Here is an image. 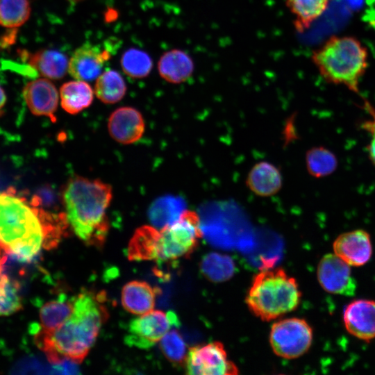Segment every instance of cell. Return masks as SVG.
Returning <instances> with one entry per match:
<instances>
[{"mask_svg":"<svg viewBox=\"0 0 375 375\" xmlns=\"http://www.w3.org/2000/svg\"><path fill=\"white\" fill-rule=\"evenodd\" d=\"M41 202L12 188L0 192V247L20 262L31 260L42 247L56 246L67 228L65 213L50 212Z\"/></svg>","mask_w":375,"mask_h":375,"instance_id":"obj_1","label":"cell"},{"mask_svg":"<svg viewBox=\"0 0 375 375\" xmlns=\"http://www.w3.org/2000/svg\"><path fill=\"white\" fill-rule=\"evenodd\" d=\"M105 302L104 292L85 290L75 297L72 313L60 326L49 332L33 328L36 344L50 362L85 358L108 317Z\"/></svg>","mask_w":375,"mask_h":375,"instance_id":"obj_2","label":"cell"},{"mask_svg":"<svg viewBox=\"0 0 375 375\" xmlns=\"http://www.w3.org/2000/svg\"><path fill=\"white\" fill-rule=\"evenodd\" d=\"M68 223L75 234L88 245L101 247L108 231L106 210L112 188L99 180L75 176L62 193Z\"/></svg>","mask_w":375,"mask_h":375,"instance_id":"obj_3","label":"cell"},{"mask_svg":"<svg viewBox=\"0 0 375 375\" xmlns=\"http://www.w3.org/2000/svg\"><path fill=\"white\" fill-rule=\"evenodd\" d=\"M368 56L367 47L357 38L333 35L312 52L311 60L327 83L344 85L358 94Z\"/></svg>","mask_w":375,"mask_h":375,"instance_id":"obj_4","label":"cell"},{"mask_svg":"<svg viewBox=\"0 0 375 375\" xmlns=\"http://www.w3.org/2000/svg\"><path fill=\"white\" fill-rule=\"evenodd\" d=\"M301 298L296 280L283 269L276 268L265 269L254 276L246 303L254 315L268 322L294 310Z\"/></svg>","mask_w":375,"mask_h":375,"instance_id":"obj_5","label":"cell"},{"mask_svg":"<svg viewBox=\"0 0 375 375\" xmlns=\"http://www.w3.org/2000/svg\"><path fill=\"white\" fill-rule=\"evenodd\" d=\"M202 237L198 214L185 210L179 218L161 229L152 227L150 260L162 263L188 257Z\"/></svg>","mask_w":375,"mask_h":375,"instance_id":"obj_6","label":"cell"},{"mask_svg":"<svg viewBox=\"0 0 375 375\" xmlns=\"http://www.w3.org/2000/svg\"><path fill=\"white\" fill-rule=\"evenodd\" d=\"M312 342V329L303 319L292 317L275 322L271 328L269 342L274 353L285 359L303 355Z\"/></svg>","mask_w":375,"mask_h":375,"instance_id":"obj_7","label":"cell"},{"mask_svg":"<svg viewBox=\"0 0 375 375\" xmlns=\"http://www.w3.org/2000/svg\"><path fill=\"white\" fill-rule=\"evenodd\" d=\"M178 324V318L173 312L151 310L130 322L125 342L130 347L150 348Z\"/></svg>","mask_w":375,"mask_h":375,"instance_id":"obj_8","label":"cell"},{"mask_svg":"<svg viewBox=\"0 0 375 375\" xmlns=\"http://www.w3.org/2000/svg\"><path fill=\"white\" fill-rule=\"evenodd\" d=\"M186 373L193 375H235L239 373L235 364L228 358L219 342L190 347L184 362Z\"/></svg>","mask_w":375,"mask_h":375,"instance_id":"obj_9","label":"cell"},{"mask_svg":"<svg viewBox=\"0 0 375 375\" xmlns=\"http://www.w3.org/2000/svg\"><path fill=\"white\" fill-rule=\"evenodd\" d=\"M317 276L321 287L327 292L353 296L357 284L350 265L335 253L324 255L317 266Z\"/></svg>","mask_w":375,"mask_h":375,"instance_id":"obj_10","label":"cell"},{"mask_svg":"<svg viewBox=\"0 0 375 375\" xmlns=\"http://www.w3.org/2000/svg\"><path fill=\"white\" fill-rule=\"evenodd\" d=\"M334 253L350 266L366 264L372 254L369 234L362 229L343 233L333 244Z\"/></svg>","mask_w":375,"mask_h":375,"instance_id":"obj_11","label":"cell"},{"mask_svg":"<svg viewBox=\"0 0 375 375\" xmlns=\"http://www.w3.org/2000/svg\"><path fill=\"white\" fill-rule=\"evenodd\" d=\"M23 96L31 112L38 116H45L55 122L59 95L49 79L40 78L33 80L24 86Z\"/></svg>","mask_w":375,"mask_h":375,"instance_id":"obj_12","label":"cell"},{"mask_svg":"<svg viewBox=\"0 0 375 375\" xmlns=\"http://www.w3.org/2000/svg\"><path fill=\"white\" fill-rule=\"evenodd\" d=\"M108 51L99 46L85 43L78 47L69 60L68 72L76 80L92 81L101 74L104 63L109 59Z\"/></svg>","mask_w":375,"mask_h":375,"instance_id":"obj_13","label":"cell"},{"mask_svg":"<svg viewBox=\"0 0 375 375\" xmlns=\"http://www.w3.org/2000/svg\"><path fill=\"white\" fill-rule=\"evenodd\" d=\"M343 322L351 335L367 342L375 338V301H351L344 310Z\"/></svg>","mask_w":375,"mask_h":375,"instance_id":"obj_14","label":"cell"},{"mask_svg":"<svg viewBox=\"0 0 375 375\" xmlns=\"http://www.w3.org/2000/svg\"><path fill=\"white\" fill-rule=\"evenodd\" d=\"M142 114L132 107H122L109 117L108 128L110 136L117 142L128 144L140 140L144 131Z\"/></svg>","mask_w":375,"mask_h":375,"instance_id":"obj_15","label":"cell"},{"mask_svg":"<svg viewBox=\"0 0 375 375\" xmlns=\"http://www.w3.org/2000/svg\"><path fill=\"white\" fill-rule=\"evenodd\" d=\"M17 53L20 58L27 62L38 74L48 79L62 78L68 71L69 61L67 56L53 49H41L30 53L19 49Z\"/></svg>","mask_w":375,"mask_h":375,"instance_id":"obj_16","label":"cell"},{"mask_svg":"<svg viewBox=\"0 0 375 375\" xmlns=\"http://www.w3.org/2000/svg\"><path fill=\"white\" fill-rule=\"evenodd\" d=\"M247 186L256 195L267 197L281 188L283 178L278 168L267 161L255 164L248 173Z\"/></svg>","mask_w":375,"mask_h":375,"instance_id":"obj_17","label":"cell"},{"mask_svg":"<svg viewBox=\"0 0 375 375\" xmlns=\"http://www.w3.org/2000/svg\"><path fill=\"white\" fill-rule=\"evenodd\" d=\"M158 291L145 281H133L127 283L122 290V304L129 312L142 315L154 307Z\"/></svg>","mask_w":375,"mask_h":375,"instance_id":"obj_18","label":"cell"},{"mask_svg":"<svg viewBox=\"0 0 375 375\" xmlns=\"http://www.w3.org/2000/svg\"><path fill=\"white\" fill-rule=\"evenodd\" d=\"M160 76L172 83H181L188 80L193 73L194 62L190 56L179 49L165 52L158 63Z\"/></svg>","mask_w":375,"mask_h":375,"instance_id":"obj_19","label":"cell"},{"mask_svg":"<svg viewBox=\"0 0 375 375\" xmlns=\"http://www.w3.org/2000/svg\"><path fill=\"white\" fill-rule=\"evenodd\" d=\"M75 298L65 294L44 304L40 310V326L34 327L43 331H52L60 326L71 315Z\"/></svg>","mask_w":375,"mask_h":375,"instance_id":"obj_20","label":"cell"},{"mask_svg":"<svg viewBox=\"0 0 375 375\" xmlns=\"http://www.w3.org/2000/svg\"><path fill=\"white\" fill-rule=\"evenodd\" d=\"M94 92L84 81H72L62 84L60 89V104L69 114H77L92 102Z\"/></svg>","mask_w":375,"mask_h":375,"instance_id":"obj_21","label":"cell"},{"mask_svg":"<svg viewBox=\"0 0 375 375\" xmlns=\"http://www.w3.org/2000/svg\"><path fill=\"white\" fill-rule=\"evenodd\" d=\"M331 0H286V5L294 17L298 31L309 28L327 9Z\"/></svg>","mask_w":375,"mask_h":375,"instance_id":"obj_22","label":"cell"},{"mask_svg":"<svg viewBox=\"0 0 375 375\" xmlns=\"http://www.w3.org/2000/svg\"><path fill=\"white\" fill-rule=\"evenodd\" d=\"M180 198L165 197L156 199L150 206L148 216L155 228L161 229L176 221L185 210Z\"/></svg>","mask_w":375,"mask_h":375,"instance_id":"obj_23","label":"cell"},{"mask_svg":"<svg viewBox=\"0 0 375 375\" xmlns=\"http://www.w3.org/2000/svg\"><path fill=\"white\" fill-rule=\"evenodd\" d=\"M126 85L123 77L115 70H107L97 78L94 93L105 103H115L125 95Z\"/></svg>","mask_w":375,"mask_h":375,"instance_id":"obj_24","label":"cell"},{"mask_svg":"<svg viewBox=\"0 0 375 375\" xmlns=\"http://www.w3.org/2000/svg\"><path fill=\"white\" fill-rule=\"evenodd\" d=\"M306 165L310 175L322 178L334 172L338 166V159L329 149L324 147H315L307 151Z\"/></svg>","mask_w":375,"mask_h":375,"instance_id":"obj_25","label":"cell"},{"mask_svg":"<svg viewBox=\"0 0 375 375\" xmlns=\"http://www.w3.org/2000/svg\"><path fill=\"white\" fill-rule=\"evenodd\" d=\"M31 11L29 0H0V26L17 28L28 21Z\"/></svg>","mask_w":375,"mask_h":375,"instance_id":"obj_26","label":"cell"},{"mask_svg":"<svg viewBox=\"0 0 375 375\" xmlns=\"http://www.w3.org/2000/svg\"><path fill=\"white\" fill-rule=\"evenodd\" d=\"M120 63L124 72L135 78L147 76L153 65L150 56L146 52L135 48L129 49L123 53Z\"/></svg>","mask_w":375,"mask_h":375,"instance_id":"obj_27","label":"cell"},{"mask_svg":"<svg viewBox=\"0 0 375 375\" xmlns=\"http://www.w3.org/2000/svg\"><path fill=\"white\" fill-rule=\"evenodd\" d=\"M201 269L210 280L222 281L231 277L234 271V265L229 257L214 253L204 258Z\"/></svg>","mask_w":375,"mask_h":375,"instance_id":"obj_28","label":"cell"},{"mask_svg":"<svg viewBox=\"0 0 375 375\" xmlns=\"http://www.w3.org/2000/svg\"><path fill=\"white\" fill-rule=\"evenodd\" d=\"M21 308L18 285L7 276L0 274V316L14 314Z\"/></svg>","mask_w":375,"mask_h":375,"instance_id":"obj_29","label":"cell"},{"mask_svg":"<svg viewBox=\"0 0 375 375\" xmlns=\"http://www.w3.org/2000/svg\"><path fill=\"white\" fill-rule=\"evenodd\" d=\"M160 348L171 362L174 364H184L187 347L179 332L172 328L160 340Z\"/></svg>","mask_w":375,"mask_h":375,"instance_id":"obj_30","label":"cell"},{"mask_svg":"<svg viewBox=\"0 0 375 375\" xmlns=\"http://www.w3.org/2000/svg\"><path fill=\"white\" fill-rule=\"evenodd\" d=\"M364 108L369 117L362 123L361 126L369 133V142L367 149L369 158L375 165V108L368 101H365Z\"/></svg>","mask_w":375,"mask_h":375,"instance_id":"obj_31","label":"cell"},{"mask_svg":"<svg viewBox=\"0 0 375 375\" xmlns=\"http://www.w3.org/2000/svg\"><path fill=\"white\" fill-rule=\"evenodd\" d=\"M8 30L0 38V47L5 49L14 44L17 38V28H8Z\"/></svg>","mask_w":375,"mask_h":375,"instance_id":"obj_32","label":"cell"},{"mask_svg":"<svg viewBox=\"0 0 375 375\" xmlns=\"http://www.w3.org/2000/svg\"><path fill=\"white\" fill-rule=\"evenodd\" d=\"M6 102V95L3 89L0 85V115L2 113V108Z\"/></svg>","mask_w":375,"mask_h":375,"instance_id":"obj_33","label":"cell"},{"mask_svg":"<svg viewBox=\"0 0 375 375\" xmlns=\"http://www.w3.org/2000/svg\"><path fill=\"white\" fill-rule=\"evenodd\" d=\"M0 271H1V263H0Z\"/></svg>","mask_w":375,"mask_h":375,"instance_id":"obj_34","label":"cell"}]
</instances>
